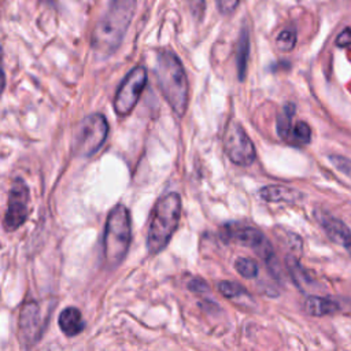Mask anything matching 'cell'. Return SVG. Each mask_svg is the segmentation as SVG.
<instances>
[{
	"label": "cell",
	"instance_id": "21",
	"mask_svg": "<svg viewBox=\"0 0 351 351\" xmlns=\"http://www.w3.org/2000/svg\"><path fill=\"white\" fill-rule=\"evenodd\" d=\"M296 44V32L292 27L284 29L276 38V45L282 52H289Z\"/></svg>",
	"mask_w": 351,
	"mask_h": 351
},
{
	"label": "cell",
	"instance_id": "6",
	"mask_svg": "<svg viewBox=\"0 0 351 351\" xmlns=\"http://www.w3.org/2000/svg\"><path fill=\"white\" fill-rule=\"evenodd\" d=\"M226 236L244 247L252 248L255 254L266 262L267 267H270L274 274H278L274 250L267 237L259 229L245 225L230 223L226 226Z\"/></svg>",
	"mask_w": 351,
	"mask_h": 351
},
{
	"label": "cell",
	"instance_id": "4",
	"mask_svg": "<svg viewBox=\"0 0 351 351\" xmlns=\"http://www.w3.org/2000/svg\"><path fill=\"white\" fill-rule=\"evenodd\" d=\"M132 240L130 214L123 204H117L108 214L103 234L104 263L112 269L118 266L129 251Z\"/></svg>",
	"mask_w": 351,
	"mask_h": 351
},
{
	"label": "cell",
	"instance_id": "15",
	"mask_svg": "<svg viewBox=\"0 0 351 351\" xmlns=\"http://www.w3.org/2000/svg\"><path fill=\"white\" fill-rule=\"evenodd\" d=\"M248 53H250V34H248V30L244 27L240 33L239 43H237V52H236V63H237V73H239L240 81H243L245 75Z\"/></svg>",
	"mask_w": 351,
	"mask_h": 351
},
{
	"label": "cell",
	"instance_id": "11",
	"mask_svg": "<svg viewBox=\"0 0 351 351\" xmlns=\"http://www.w3.org/2000/svg\"><path fill=\"white\" fill-rule=\"evenodd\" d=\"M315 218L321 228L325 230L326 236L336 244L344 247V248H351V230L350 228L339 218L330 215L326 211L317 210L315 211Z\"/></svg>",
	"mask_w": 351,
	"mask_h": 351
},
{
	"label": "cell",
	"instance_id": "7",
	"mask_svg": "<svg viewBox=\"0 0 351 351\" xmlns=\"http://www.w3.org/2000/svg\"><path fill=\"white\" fill-rule=\"evenodd\" d=\"M147 78L145 67L137 66L122 80L114 97V110L119 117H126L134 108L147 84Z\"/></svg>",
	"mask_w": 351,
	"mask_h": 351
},
{
	"label": "cell",
	"instance_id": "3",
	"mask_svg": "<svg viewBox=\"0 0 351 351\" xmlns=\"http://www.w3.org/2000/svg\"><path fill=\"white\" fill-rule=\"evenodd\" d=\"M181 218V197L169 192L155 203L147 233V248L152 255L159 254L173 237Z\"/></svg>",
	"mask_w": 351,
	"mask_h": 351
},
{
	"label": "cell",
	"instance_id": "26",
	"mask_svg": "<svg viewBox=\"0 0 351 351\" xmlns=\"http://www.w3.org/2000/svg\"><path fill=\"white\" fill-rule=\"evenodd\" d=\"M348 251H350V254H351V248H348Z\"/></svg>",
	"mask_w": 351,
	"mask_h": 351
},
{
	"label": "cell",
	"instance_id": "19",
	"mask_svg": "<svg viewBox=\"0 0 351 351\" xmlns=\"http://www.w3.org/2000/svg\"><path fill=\"white\" fill-rule=\"evenodd\" d=\"M234 269L244 278H254L259 271L258 263L251 258H237L234 262Z\"/></svg>",
	"mask_w": 351,
	"mask_h": 351
},
{
	"label": "cell",
	"instance_id": "10",
	"mask_svg": "<svg viewBox=\"0 0 351 351\" xmlns=\"http://www.w3.org/2000/svg\"><path fill=\"white\" fill-rule=\"evenodd\" d=\"M19 330L25 343L33 344L41 336V317L36 302H26L19 315Z\"/></svg>",
	"mask_w": 351,
	"mask_h": 351
},
{
	"label": "cell",
	"instance_id": "12",
	"mask_svg": "<svg viewBox=\"0 0 351 351\" xmlns=\"http://www.w3.org/2000/svg\"><path fill=\"white\" fill-rule=\"evenodd\" d=\"M60 330L67 336L73 337L82 332L85 322L82 319V314L77 307H67L59 314L58 319Z\"/></svg>",
	"mask_w": 351,
	"mask_h": 351
},
{
	"label": "cell",
	"instance_id": "5",
	"mask_svg": "<svg viewBox=\"0 0 351 351\" xmlns=\"http://www.w3.org/2000/svg\"><path fill=\"white\" fill-rule=\"evenodd\" d=\"M108 134V123L104 115L92 114L77 126L74 137V152L81 158H89L103 145Z\"/></svg>",
	"mask_w": 351,
	"mask_h": 351
},
{
	"label": "cell",
	"instance_id": "14",
	"mask_svg": "<svg viewBox=\"0 0 351 351\" xmlns=\"http://www.w3.org/2000/svg\"><path fill=\"white\" fill-rule=\"evenodd\" d=\"M303 307H304V311L313 317L332 315L339 311V303L335 302L333 299L324 298V296H313V295L306 298Z\"/></svg>",
	"mask_w": 351,
	"mask_h": 351
},
{
	"label": "cell",
	"instance_id": "8",
	"mask_svg": "<svg viewBox=\"0 0 351 351\" xmlns=\"http://www.w3.org/2000/svg\"><path fill=\"white\" fill-rule=\"evenodd\" d=\"M223 151L237 166H250L256 156L254 143L244 128L234 121L229 122L226 126L223 134Z\"/></svg>",
	"mask_w": 351,
	"mask_h": 351
},
{
	"label": "cell",
	"instance_id": "1",
	"mask_svg": "<svg viewBox=\"0 0 351 351\" xmlns=\"http://www.w3.org/2000/svg\"><path fill=\"white\" fill-rule=\"evenodd\" d=\"M137 0H111L107 12L96 25L92 47L96 52L110 55L118 49L132 22Z\"/></svg>",
	"mask_w": 351,
	"mask_h": 351
},
{
	"label": "cell",
	"instance_id": "9",
	"mask_svg": "<svg viewBox=\"0 0 351 351\" xmlns=\"http://www.w3.org/2000/svg\"><path fill=\"white\" fill-rule=\"evenodd\" d=\"M29 214V188L23 180L16 178L12 181L8 204L4 214V228L7 230H16L22 226Z\"/></svg>",
	"mask_w": 351,
	"mask_h": 351
},
{
	"label": "cell",
	"instance_id": "16",
	"mask_svg": "<svg viewBox=\"0 0 351 351\" xmlns=\"http://www.w3.org/2000/svg\"><path fill=\"white\" fill-rule=\"evenodd\" d=\"M295 114V106L292 103H287L277 117V133L282 138H288L289 132L292 129V118Z\"/></svg>",
	"mask_w": 351,
	"mask_h": 351
},
{
	"label": "cell",
	"instance_id": "18",
	"mask_svg": "<svg viewBox=\"0 0 351 351\" xmlns=\"http://www.w3.org/2000/svg\"><path fill=\"white\" fill-rule=\"evenodd\" d=\"M287 266L289 269V273L293 278V281L298 284V287H302V285H306L311 281L310 276L306 273V270L299 265V262L292 258V256H288L287 258Z\"/></svg>",
	"mask_w": 351,
	"mask_h": 351
},
{
	"label": "cell",
	"instance_id": "23",
	"mask_svg": "<svg viewBox=\"0 0 351 351\" xmlns=\"http://www.w3.org/2000/svg\"><path fill=\"white\" fill-rule=\"evenodd\" d=\"M239 3H240V0H215L218 11L223 15L232 14L237 8Z\"/></svg>",
	"mask_w": 351,
	"mask_h": 351
},
{
	"label": "cell",
	"instance_id": "13",
	"mask_svg": "<svg viewBox=\"0 0 351 351\" xmlns=\"http://www.w3.org/2000/svg\"><path fill=\"white\" fill-rule=\"evenodd\" d=\"M259 196L263 200L271 202V203H280V202L293 203V202H298L299 199H302L303 195L299 191L289 188V186L267 185L259 191Z\"/></svg>",
	"mask_w": 351,
	"mask_h": 351
},
{
	"label": "cell",
	"instance_id": "24",
	"mask_svg": "<svg viewBox=\"0 0 351 351\" xmlns=\"http://www.w3.org/2000/svg\"><path fill=\"white\" fill-rule=\"evenodd\" d=\"M186 287H188L189 291H192V292H195V293H203V292H207V291H208L207 282H206L203 278H200V277H193V278H191V280L188 281Z\"/></svg>",
	"mask_w": 351,
	"mask_h": 351
},
{
	"label": "cell",
	"instance_id": "25",
	"mask_svg": "<svg viewBox=\"0 0 351 351\" xmlns=\"http://www.w3.org/2000/svg\"><path fill=\"white\" fill-rule=\"evenodd\" d=\"M336 45L337 47H348L351 45V26L341 30L336 37Z\"/></svg>",
	"mask_w": 351,
	"mask_h": 351
},
{
	"label": "cell",
	"instance_id": "20",
	"mask_svg": "<svg viewBox=\"0 0 351 351\" xmlns=\"http://www.w3.org/2000/svg\"><path fill=\"white\" fill-rule=\"evenodd\" d=\"M218 291L228 299H237L241 296H248V292L245 288L239 285L237 282L233 281H221L218 284Z\"/></svg>",
	"mask_w": 351,
	"mask_h": 351
},
{
	"label": "cell",
	"instance_id": "17",
	"mask_svg": "<svg viewBox=\"0 0 351 351\" xmlns=\"http://www.w3.org/2000/svg\"><path fill=\"white\" fill-rule=\"evenodd\" d=\"M310 138H311V129L310 126L303 122V121H299L296 122L291 132H289V136H288V141L293 145H298V147H302V145H306L310 143Z\"/></svg>",
	"mask_w": 351,
	"mask_h": 351
},
{
	"label": "cell",
	"instance_id": "2",
	"mask_svg": "<svg viewBox=\"0 0 351 351\" xmlns=\"http://www.w3.org/2000/svg\"><path fill=\"white\" fill-rule=\"evenodd\" d=\"M156 78L160 92L171 110L180 118L188 108V80L178 56L170 49H162L156 56Z\"/></svg>",
	"mask_w": 351,
	"mask_h": 351
},
{
	"label": "cell",
	"instance_id": "22",
	"mask_svg": "<svg viewBox=\"0 0 351 351\" xmlns=\"http://www.w3.org/2000/svg\"><path fill=\"white\" fill-rule=\"evenodd\" d=\"M329 160L340 173H343L351 180V159L341 155H330Z\"/></svg>",
	"mask_w": 351,
	"mask_h": 351
}]
</instances>
